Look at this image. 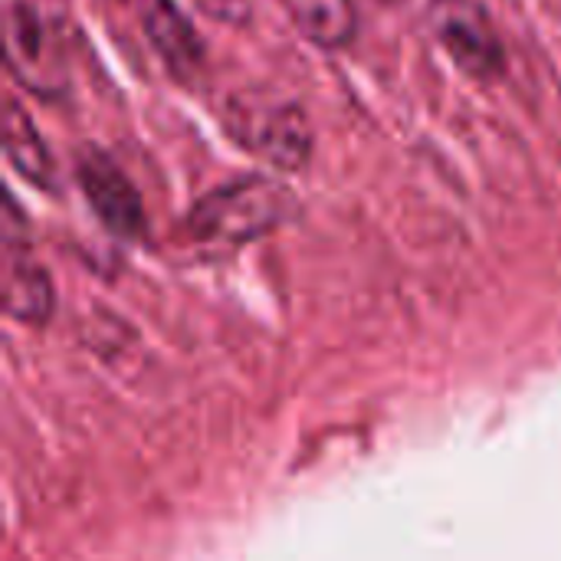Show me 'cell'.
<instances>
[{
	"instance_id": "cell-1",
	"label": "cell",
	"mask_w": 561,
	"mask_h": 561,
	"mask_svg": "<svg viewBox=\"0 0 561 561\" xmlns=\"http://www.w3.org/2000/svg\"><path fill=\"white\" fill-rule=\"evenodd\" d=\"M299 197L266 174H243L204 194L187 214V233L204 243H247L286 227Z\"/></svg>"
},
{
	"instance_id": "cell-2",
	"label": "cell",
	"mask_w": 561,
	"mask_h": 561,
	"mask_svg": "<svg viewBox=\"0 0 561 561\" xmlns=\"http://www.w3.org/2000/svg\"><path fill=\"white\" fill-rule=\"evenodd\" d=\"M431 23L450 59L473 79H496L506 69L503 39L477 0H434Z\"/></svg>"
},
{
	"instance_id": "cell-3",
	"label": "cell",
	"mask_w": 561,
	"mask_h": 561,
	"mask_svg": "<svg viewBox=\"0 0 561 561\" xmlns=\"http://www.w3.org/2000/svg\"><path fill=\"white\" fill-rule=\"evenodd\" d=\"M76 171H79V184H82L85 201L92 204V210L99 214V220L112 233L131 240V237H138L145 230L141 194L135 191L128 174L108 154L89 148V151H82Z\"/></svg>"
},
{
	"instance_id": "cell-4",
	"label": "cell",
	"mask_w": 561,
	"mask_h": 561,
	"mask_svg": "<svg viewBox=\"0 0 561 561\" xmlns=\"http://www.w3.org/2000/svg\"><path fill=\"white\" fill-rule=\"evenodd\" d=\"M233 135L243 138L253 151H260L283 171L306 168V161L312 154V128L296 105L243 108Z\"/></svg>"
},
{
	"instance_id": "cell-5",
	"label": "cell",
	"mask_w": 561,
	"mask_h": 561,
	"mask_svg": "<svg viewBox=\"0 0 561 561\" xmlns=\"http://www.w3.org/2000/svg\"><path fill=\"white\" fill-rule=\"evenodd\" d=\"M7 62L20 82L36 89H53L62 79L53 30L26 0H13L7 10Z\"/></svg>"
},
{
	"instance_id": "cell-6",
	"label": "cell",
	"mask_w": 561,
	"mask_h": 561,
	"mask_svg": "<svg viewBox=\"0 0 561 561\" xmlns=\"http://www.w3.org/2000/svg\"><path fill=\"white\" fill-rule=\"evenodd\" d=\"M145 33L178 76H191L204 62V43L174 0H148Z\"/></svg>"
},
{
	"instance_id": "cell-7",
	"label": "cell",
	"mask_w": 561,
	"mask_h": 561,
	"mask_svg": "<svg viewBox=\"0 0 561 561\" xmlns=\"http://www.w3.org/2000/svg\"><path fill=\"white\" fill-rule=\"evenodd\" d=\"M3 151L10 158V164L30 184L43 187V191L56 187V168H53V158L46 151V141L16 99H10L3 105Z\"/></svg>"
},
{
	"instance_id": "cell-8",
	"label": "cell",
	"mask_w": 561,
	"mask_h": 561,
	"mask_svg": "<svg viewBox=\"0 0 561 561\" xmlns=\"http://www.w3.org/2000/svg\"><path fill=\"white\" fill-rule=\"evenodd\" d=\"M3 309L20 322H46L53 312V283L49 276L26 256L7 250L3 260Z\"/></svg>"
},
{
	"instance_id": "cell-9",
	"label": "cell",
	"mask_w": 561,
	"mask_h": 561,
	"mask_svg": "<svg viewBox=\"0 0 561 561\" xmlns=\"http://www.w3.org/2000/svg\"><path fill=\"white\" fill-rule=\"evenodd\" d=\"M283 7L299 26V33L322 49H339L355 39V0H283Z\"/></svg>"
},
{
	"instance_id": "cell-10",
	"label": "cell",
	"mask_w": 561,
	"mask_h": 561,
	"mask_svg": "<svg viewBox=\"0 0 561 561\" xmlns=\"http://www.w3.org/2000/svg\"><path fill=\"white\" fill-rule=\"evenodd\" d=\"M381 3H401V0H381Z\"/></svg>"
}]
</instances>
